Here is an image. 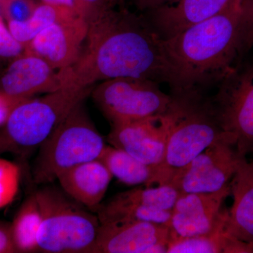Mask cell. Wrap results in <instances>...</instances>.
I'll return each mask as SVG.
<instances>
[{
    "instance_id": "cell-28",
    "label": "cell",
    "mask_w": 253,
    "mask_h": 253,
    "mask_svg": "<svg viewBox=\"0 0 253 253\" xmlns=\"http://www.w3.org/2000/svg\"><path fill=\"white\" fill-rule=\"evenodd\" d=\"M18 253L13 239L11 223L0 221V253Z\"/></svg>"
},
{
    "instance_id": "cell-26",
    "label": "cell",
    "mask_w": 253,
    "mask_h": 253,
    "mask_svg": "<svg viewBox=\"0 0 253 253\" xmlns=\"http://www.w3.org/2000/svg\"><path fill=\"white\" fill-rule=\"evenodd\" d=\"M4 18H0V61L7 62L26 52V46L19 42L10 32Z\"/></svg>"
},
{
    "instance_id": "cell-21",
    "label": "cell",
    "mask_w": 253,
    "mask_h": 253,
    "mask_svg": "<svg viewBox=\"0 0 253 253\" xmlns=\"http://www.w3.org/2000/svg\"><path fill=\"white\" fill-rule=\"evenodd\" d=\"M41 224V208L35 191L25 199L11 222L18 253H38V234Z\"/></svg>"
},
{
    "instance_id": "cell-33",
    "label": "cell",
    "mask_w": 253,
    "mask_h": 253,
    "mask_svg": "<svg viewBox=\"0 0 253 253\" xmlns=\"http://www.w3.org/2000/svg\"><path fill=\"white\" fill-rule=\"evenodd\" d=\"M3 62H1V61H0V73H1V71H2V70L4 69V68L5 66H4V65H3Z\"/></svg>"
},
{
    "instance_id": "cell-29",
    "label": "cell",
    "mask_w": 253,
    "mask_h": 253,
    "mask_svg": "<svg viewBox=\"0 0 253 253\" xmlns=\"http://www.w3.org/2000/svg\"><path fill=\"white\" fill-rule=\"evenodd\" d=\"M24 101H26V100H24ZM24 101L10 97V96L3 94L2 92L0 91V128L4 126L13 110L20 103Z\"/></svg>"
},
{
    "instance_id": "cell-2",
    "label": "cell",
    "mask_w": 253,
    "mask_h": 253,
    "mask_svg": "<svg viewBox=\"0 0 253 253\" xmlns=\"http://www.w3.org/2000/svg\"><path fill=\"white\" fill-rule=\"evenodd\" d=\"M242 2L164 40L175 71L173 95L199 93L216 86L239 61L238 41Z\"/></svg>"
},
{
    "instance_id": "cell-7",
    "label": "cell",
    "mask_w": 253,
    "mask_h": 253,
    "mask_svg": "<svg viewBox=\"0 0 253 253\" xmlns=\"http://www.w3.org/2000/svg\"><path fill=\"white\" fill-rule=\"evenodd\" d=\"M208 96L221 129L234 140L238 154L253 158V59L244 56Z\"/></svg>"
},
{
    "instance_id": "cell-19",
    "label": "cell",
    "mask_w": 253,
    "mask_h": 253,
    "mask_svg": "<svg viewBox=\"0 0 253 253\" xmlns=\"http://www.w3.org/2000/svg\"><path fill=\"white\" fill-rule=\"evenodd\" d=\"M253 245L226 232V223L215 230L191 237L169 236L167 253H253Z\"/></svg>"
},
{
    "instance_id": "cell-5",
    "label": "cell",
    "mask_w": 253,
    "mask_h": 253,
    "mask_svg": "<svg viewBox=\"0 0 253 253\" xmlns=\"http://www.w3.org/2000/svg\"><path fill=\"white\" fill-rule=\"evenodd\" d=\"M36 193L41 212L38 253H90L101 224L97 214L53 183Z\"/></svg>"
},
{
    "instance_id": "cell-11",
    "label": "cell",
    "mask_w": 253,
    "mask_h": 253,
    "mask_svg": "<svg viewBox=\"0 0 253 253\" xmlns=\"http://www.w3.org/2000/svg\"><path fill=\"white\" fill-rule=\"evenodd\" d=\"M168 113L111 125L107 141L111 146L126 151L144 164L156 167L162 163L166 155L170 127Z\"/></svg>"
},
{
    "instance_id": "cell-12",
    "label": "cell",
    "mask_w": 253,
    "mask_h": 253,
    "mask_svg": "<svg viewBox=\"0 0 253 253\" xmlns=\"http://www.w3.org/2000/svg\"><path fill=\"white\" fill-rule=\"evenodd\" d=\"M230 194L229 184L216 192L179 194L172 209L169 236L203 235L225 224L228 211L221 206Z\"/></svg>"
},
{
    "instance_id": "cell-32",
    "label": "cell",
    "mask_w": 253,
    "mask_h": 253,
    "mask_svg": "<svg viewBox=\"0 0 253 253\" xmlns=\"http://www.w3.org/2000/svg\"><path fill=\"white\" fill-rule=\"evenodd\" d=\"M116 1V2L117 3V4L122 5L123 4V3H124L125 0H115Z\"/></svg>"
},
{
    "instance_id": "cell-30",
    "label": "cell",
    "mask_w": 253,
    "mask_h": 253,
    "mask_svg": "<svg viewBox=\"0 0 253 253\" xmlns=\"http://www.w3.org/2000/svg\"><path fill=\"white\" fill-rule=\"evenodd\" d=\"M179 1L180 0H132L137 9L144 13L172 6Z\"/></svg>"
},
{
    "instance_id": "cell-4",
    "label": "cell",
    "mask_w": 253,
    "mask_h": 253,
    "mask_svg": "<svg viewBox=\"0 0 253 253\" xmlns=\"http://www.w3.org/2000/svg\"><path fill=\"white\" fill-rule=\"evenodd\" d=\"M94 86H65L20 103L0 128V155L11 154L27 159L71 110L90 96Z\"/></svg>"
},
{
    "instance_id": "cell-17",
    "label": "cell",
    "mask_w": 253,
    "mask_h": 253,
    "mask_svg": "<svg viewBox=\"0 0 253 253\" xmlns=\"http://www.w3.org/2000/svg\"><path fill=\"white\" fill-rule=\"evenodd\" d=\"M113 177L104 163L96 159L70 168L56 181L68 196L96 213Z\"/></svg>"
},
{
    "instance_id": "cell-14",
    "label": "cell",
    "mask_w": 253,
    "mask_h": 253,
    "mask_svg": "<svg viewBox=\"0 0 253 253\" xmlns=\"http://www.w3.org/2000/svg\"><path fill=\"white\" fill-rule=\"evenodd\" d=\"M63 87L59 71L31 53L26 52L10 61L0 73V91L22 101Z\"/></svg>"
},
{
    "instance_id": "cell-15",
    "label": "cell",
    "mask_w": 253,
    "mask_h": 253,
    "mask_svg": "<svg viewBox=\"0 0 253 253\" xmlns=\"http://www.w3.org/2000/svg\"><path fill=\"white\" fill-rule=\"evenodd\" d=\"M87 31V21L82 17L54 23L30 42L26 52L44 59L56 71L66 69L79 58Z\"/></svg>"
},
{
    "instance_id": "cell-25",
    "label": "cell",
    "mask_w": 253,
    "mask_h": 253,
    "mask_svg": "<svg viewBox=\"0 0 253 253\" xmlns=\"http://www.w3.org/2000/svg\"><path fill=\"white\" fill-rule=\"evenodd\" d=\"M3 18L10 21L23 22L31 17L40 2L36 0H0Z\"/></svg>"
},
{
    "instance_id": "cell-1",
    "label": "cell",
    "mask_w": 253,
    "mask_h": 253,
    "mask_svg": "<svg viewBox=\"0 0 253 253\" xmlns=\"http://www.w3.org/2000/svg\"><path fill=\"white\" fill-rule=\"evenodd\" d=\"M106 9L88 22V31L76 62L59 71L64 86H94L113 78H144L166 83L171 92L178 82L164 40L144 15L124 8Z\"/></svg>"
},
{
    "instance_id": "cell-9",
    "label": "cell",
    "mask_w": 253,
    "mask_h": 253,
    "mask_svg": "<svg viewBox=\"0 0 253 253\" xmlns=\"http://www.w3.org/2000/svg\"><path fill=\"white\" fill-rule=\"evenodd\" d=\"M241 157L234 139L228 134L210 145L176 174L169 184L175 187L179 194L216 192L229 185Z\"/></svg>"
},
{
    "instance_id": "cell-3",
    "label": "cell",
    "mask_w": 253,
    "mask_h": 253,
    "mask_svg": "<svg viewBox=\"0 0 253 253\" xmlns=\"http://www.w3.org/2000/svg\"><path fill=\"white\" fill-rule=\"evenodd\" d=\"M168 111L170 127L164 159L154 168L153 184H169L210 145L228 135L213 114L206 95H172Z\"/></svg>"
},
{
    "instance_id": "cell-34",
    "label": "cell",
    "mask_w": 253,
    "mask_h": 253,
    "mask_svg": "<svg viewBox=\"0 0 253 253\" xmlns=\"http://www.w3.org/2000/svg\"><path fill=\"white\" fill-rule=\"evenodd\" d=\"M0 18H3L2 9H1V1H0Z\"/></svg>"
},
{
    "instance_id": "cell-10",
    "label": "cell",
    "mask_w": 253,
    "mask_h": 253,
    "mask_svg": "<svg viewBox=\"0 0 253 253\" xmlns=\"http://www.w3.org/2000/svg\"><path fill=\"white\" fill-rule=\"evenodd\" d=\"M174 203L168 186L136 188L119 193L101 204L96 214L101 224L125 221H147L169 226Z\"/></svg>"
},
{
    "instance_id": "cell-20",
    "label": "cell",
    "mask_w": 253,
    "mask_h": 253,
    "mask_svg": "<svg viewBox=\"0 0 253 253\" xmlns=\"http://www.w3.org/2000/svg\"><path fill=\"white\" fill-rule=\"evenodd\" d=\"M113 177L129 186H151L154 167L144 164L129 154L111 145H106L99 158Z\"/></svg>"
},
{
    "instance_id": "cell-22",
    "label": "cell",
    "mask_w": 253,
    "mask_h": 253,
    "mask_svg": "<svg viewBox=\"0 0 253 253\" xmlns=\"http://www.w3.org/2000/svg\"><path fill=\"white\" fill-rule=\"evenodd\" d=\"M81 17L71 10L54 5L40 2L36 11L27 21L7 22L12 36L26 48L30 42L43 30L54 23Z\"/></svg>"
},
{
    "instance_id": "cell-24",
    "label": "cell",
    "mask_w": 253,
    "mask_h": 253,
    "mask_svg": "<svg viewBox=\"0 0 253 253\" xmlns=\"http://www.w3.org/2000/svg\"><path fill=\"white\" fill-rule=\"evenodd\" d=\"M253 49V0H244L240 17L238 52L239 61ZM238 61V62H239Z\"/></svg>"
},
{
    "instance_id": "cell-13",
    "label": "cell",
    "mask_w": 253,
    "mask_h": 253,
    "mask_svg": "<svg viewBox=\"0 0 253 253\" xmlns=\"http://www.w3.org/2000/svg\"><path fill=\"white\" fill-rule=\"evenodd\" d=\"M170 228L147 221L100 224L90 253H167Z\"/></svg>"
},
{
    "instance_id": "cell-31",
    "label": "cell",
    "mask_w": 253,
    "mask_h": 253,
    "mask_svg": "<svg viewBox=\"0 0 253 253\" xmlns=\"http://www.w3.org/2000/svg\"><path fill=\"white\" fill-rule=\"evenodd\" d=\"M41 2L46 4L54 5V6H60V7L66 8V9L71 10L76 14L79 15L83 18L81 14V9L78 6L76 0H41Z\"/></svg>"
},
{
    "instance_id": "cell-18",
    "label": "cell",
    "mask_w": 253,
    "mask_h": 253,
    "mask_svg": "<svg viewBox=\"0 0 253 253\" xmlns=\"http://www.w3.org/2000/svg\"><path fill=\"white\" fill-rule=\"evenodd\" d=\"M230 188L234 202L227 212L226 232L253 245V158L251 161L240 158Z\"/></svg>"
},
{
    "instance_id": "cell-8",
    "label": "cell",
    "mask_w": 253,
    "mask_h": 253,
    "mask_svg": "<svg viewBox=\"0 0 253 253\" xmlns=\"http://www.w3.org/2000/svg\"><path fill=\"white\" fill-rule=\"evenodd\" d=\"M90 96L111 125L162 116L174 101L172 94L161 90L157 82L131 77L100 82Z\"/></svg>"
},
{
    "instance_id": "cell-16",
    "label": "cell",
    "mask_w": 253,
    "mask_h": 253,
    "mask_svg": "<svg viewBox=\"0 0 253 253\" xmlns=\"http://www.w3.org/2000/svg\"><path fill=\"white\" fill-rule=\"evenodd\" d=\"M244 0H180L144 15L163 40L176 36L197 23L217 16Z\"/></svg>"
},
{
    "instance_id": "cell-27",
    "label": "cell",
    "mask_w": 253,
    "mask_h": 253,
    "mask_svg": "<svg viewBox=\"0 0 253 253\" xmlns=\"http://www.w3.org/2000/svg\"><path fill=\"white\" fill-rule=\"evenodd\" d=\"M76 1L81 9L82 16L87 23L103 11L118 5L115 0H76Z\"/></svg>"
},
{
    "instance_id": "cell-23",
    "label": "cell",
    "mask_w": 253,
    "mask_h": 253,
    "mask_svg": "<svg viewBox=\"0 0 253 253\" xmlns=\"http://www.w3.org/2000/svg\"><path fill=\"white\" fill-rule=\"evenodd\" d=\"M21 169L18 164L0 158V210L16 199L21 184Z\"/></svg>"
},
{
    "instance_id": "cell-6",
    "label": "cell",
    "mask_w": 253,
    "mask_h": 253,
    "mask_svg": "<svg viewBox=\"0 0 253 253\" xmlns=\"http://www.w3.org/2000/svg\"><path fill=\"white\" fill-rule=\"evenodd\" d=\"M84 101L76 105L40 146L31 168L36 185L51 184L77 165L99 159L104 137L86 111Z\"/></svg>"
}]
</instances>
